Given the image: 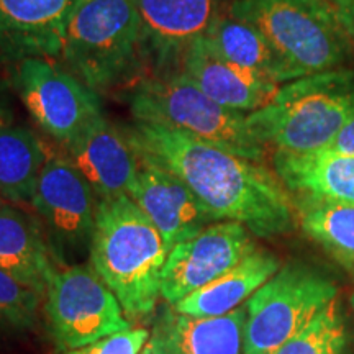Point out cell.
Returning a JSON list of instances; mask_svg holds the SVG:
<instances>
[{
    "mask_svg": "<svg viewBox=\"0 0 354 354\" xmlns=\"http://www.w3.org/2000/svg\"><path fill=\"white\" fill-rule=\"evenodd\" d=\"M344 348L346 326L335 299L276 354H344Z\"/></svg>",
    "mask_w": 354,
    "mask_h": 354,
    "instance_id": "obj_24",
    "label": "cell"
},
{
    "mask_svg": "<svg viewBox=\"0 0 354 354\" xmlns=\"http://www.w3.org/2000/svg\"><path fill=\"white\" fill-rule=\"evenodd\" d=\"M13 82L33 120L61 146L102 113L97 92L48 57L20 59Z\"/></svg>",
    "mask_w": 354,
    "mask_h": 354,
    "instance_id": "obj_10",
    "label": "cell"
},
{
    "mask_svg": "<svg viewBox=\"0 0 354 354\" xmlns=\"http://www.w3.org/2000/svg\"><path fill=\"white\" fill-rule=\"evenodd\" d=\"M48 149L26 127L0 117V198L13 205H32Z\"/></svg>",
    "mask_w": 354,
    "mask_h": 354,
    "instance_id": "obj_22",
    "label": "cell"
},
{
    "mask_svg": "<svg viewBox=\"0 0 354 354\" xmlns=\"http://www.w3.org/2000/svg\"><path fill=\"white\" fill-rule=\"evenodd\" d=\"M136 156L138 174L130 197L159 230L167 250L209 227L214 220L183 180L138 153Z\"/></svg>",
    "mask_w": 354,
    "mask_h": 354,
    "instance_id": "obj_14",
    "label": "cell"
},
{
    "mask_svg": "<svg viewBox=\"0 0 354 354\" xmlns=\"http://www.w3.org/2000/svg\"><path fill=\"white\" fill-rule=\"evenodd\" d=\"M151 331L146 328H130L94 342L86 346L56 351L55 354H140L149 342Z\"/></svg>",
    "mask_w": 354,
    "mask_h": 354,
    "instance_id": "obj_26",
    "label": "cell"
},
{
    "mask_svg": "<svg viewBox=\"0 0 354 354\" xmlns=\"http://www.w3.org/2000/svg\"><path fill=\"white\" fill-rule=\"evenodd\" d=\"M99 198L66 153L51 149L38 177L32 207L59 268L91 254Z\"/></svg>",
    "mask_w": 354,
    "mask_h": 354,
    "instance_id": "obj_8",
    "label": "cell"
},
{
    "mask_svg": "<svg viewBox=\"0 0 354 354\" xmlns=\"http://www.w3.org/2000/svg\"><path fill=\"white\" fill-rule=\"evenodd\" d=\"M250 230L236 221L209 225L167 254L161 277V299L174 305L218 279L254 251Z\"/></svg>",
    "mask_w": 354,
    "mask_h": 354,
    "instance_id": "obj_11",
    "label": "cell"
},
{
    "mask_svg": "<svg viewBox=\"0 0 354 354\" xmlns=\"http://www.w3.org/2000/svg\"><path fill=\"white\" fill-rule=\"evenodd\" d=\"M338 13V19L346 33V37L354 48V0H331Z\"/></svg>",
    "mask_w": 354,
    "mask_h": 354,
    "instance_id": "obj_28",
    "label": "cell"
},
{
    "mask_svg": "<svg viewBox=\"0 0 354 354\" xmlns=\"http://www.w3.org/2000/svg\"><path fill=\"white\" fill-rule=\"evenodd\" d=\"M276 176L290 196L307 201L354 203V156L326 153L276 151L272 156Z\"/></svg>",
    "mask_w": 354,
    "mask_h": 354,
    "instance_id": "obj_19",
    "label": "cell"
},
{
    "mask_svg": "<svg viewBox=\"0 0 354 354\" xmlns=\"http://www.w3.org/2000/svg\"><path fill=\"white\" fill-rule=\"evenodd\" d=\"M353 117L354 69L338 68L284 84L271 104L246 115V122L256 138L276 151L312 153Z\"/></svg>",
    "mask_w": 354,
    "mask_h": 354,
    "instance_id": "obj_3",
    "label": "cell"
},
{
    "mask_svg": "<svg viewBox=\"0 0 354 354\" xmlns=\"http://www.w3.org/2000/svg\"><path fill=\"white\" fill-rule=\"evenodd\" d=\"M246 304L220 317H192L169 304L159 308L148 346L153 354H243Z\"/></svg>",
    "mask_w": 354,
    "mask_h": 354,
    "instance_id": "obj_15",
    "label": "cell"
},
{
    "mask_svg": "<svg viewBox=\"0 0 354 354\" xmlns=\"http://www.w3.org/2000/svg\"><path fill=\"white\" fill-rule=\"evenodd\" d=\"M230 13L258 28L300 76L343 68L351 57L331 0H234Z\"/></svg>",
    "mask_w": 354,
    "mask_h": 354,
    "instance_id": "obj_6",
    "label": "cell"
},
{
    "mask_svg": "<svg viewBox=\"0 0 354 354\" xmlns=\"http://www.w3.org/2000/svg\"><path fill=\"white\" fill-rule=\"evenodd\" d=\"M202 39L216 56L279 86L304 77L258 28L243 20L218 15Z\"/></svg>",
    "mask_w": 354,
    "mask_h": 354,
    "instance_id": "obj_21",
    "label": "cell"
},
{
    "mask_svg": "<svg viewBox=\"0 0 354 354\" xmlns=\"http://www.w3.org/2000/svg\"><path fill=\"white\" fill-rule=\"evenodd\" d=\"M281 268L282 263L276 254L256 248L230 271L172 307L179 313L192 317L225 315L248 302Z\"/></svg>",
    "mask_w": 354,
    "mask_h": 354,
    "instance_id": "obj_20",
    "label": "cell"
},
{
    "mask_svg": "<svg viewBox=\"0 0 354 354\" xmlns=\"http://www.w3.org/2000/svg\"><path fill=\"white\" fill-rule=\"evenodd\" d=\"M351 307L354 310V292H353V295H351Z\"/></svg>",
    "mask_w": 354,
    "mask_h": 354,
    "instance_id": "obj_30",
    "label": "cell"
},
{
    "mask_svg": "<svg viewBox=\"0 0 354 354\" xmlns=\"http://www.w3.org/2000/svg\"><path fill=\"white\" fill-rule=\"evenodd\" d=\"M140 354H153V353H151V349H149V346H148V344H146V346H145V349H143V351H141Z\"/></svg>",
    "mask_w": 354,
    "mask_h": 354,
    "instance_id": "obj_29",
    "label": "cell"
},
{
    "mask_svg": "<svg viewBox=\"0 0 354 354\" xmlns=\"http://www.w3.org/2000/svg\"><path fill=\"white\" fill-rule=\"evenodd\" d=\"M43 302L56 351L86 346L131 328L120 302L91 263L57 269Z\"/></svg>",
    "mask_w": 354,
    "mask_h": 354,
    "instance_id": "obj_9",
    "label": "cell"
},
{
    "mask_svg": "<svg viewBox=\"0 0 354 354\" xmlns=\"http://www.w3.org/2000/svg\"><path fill=\"white\" fill-rule=\"evenodd\" d=\"M295 209L310 240L354 274V203L302 198L295 202Z\"/></svg>",
    "mask_w": 354,
    "mask_h": 354,
    "instance_id": "obj_23",
    "label": "cell"
},
{
    "mask_svg": "<svg viewBox=\"0 0 354 354\" xmlns=\"http://www.w3.org/2000/svg\"><path fill=\"white\" fill-rule=\"evenodd\" d=\"M149 76L180 71L187 48L218 17L220 0H133Z\"/></svg>",
    "mask_w": 354,
    "mask_h": 354,
    "instance_id": "obj_12",
    "label": "cell"
},
{
    "mask_svg": "<svg viewBox=\"0 0 354 354\" xmlns=\"http://www.w3.org/2000/svg\"><path fill=\"white\" fill-rule=\"evenodd\" d=\"M180 71L212 100L238 112H256L266 107L279 91V84L216 56L202 38L187 48Z\"/></svg>",
    "mask_w": 354,
    "mask_h": 354,
    "instance_id": "obj_17",
    "label": "cell"
},
{
    "mask_svg": "<svg viewBox=\"0 0 354 354\" xmlns=\"http://www.w3.org/2000/svg\"><path fill=\"white\" fill-rule=\"evenodd\" d=\"M136 122L187 133L238 156L261 162L266 145L256 138L246 115L216 104L183 71L141 79L128 94Z\"/></svg>",
    "mask_w": 354,
    "mask_h": 354,
    "instance_id": "obj_5",
    "label": "cell"
},
{
    "mask_svg": "<svg viewBox=\"0 0 354 354\" xmlns=\"http://www.w3.org/2000/svg\"><path fill=\"white\" fill-rule=\"evenodd\" d=\"M59 57L95 92L125 86L138 76L146 63L133 0H77Z\"/></svg>",
    "mask_w": 354,
    "mask_h": 354,
    "instance_id": "obj_4",
    "label": "cell"
},
{
    "mask_svg": "<svg viewBox=\"0 0 354 354\" xmlns=\"http://www.w3.org/2000/svg\"><path fill=\"white\" fill-rule=\"evenodd\" d=\"M167 254L159 230L130 196L99 201L88 263L128 318L154 312Z\"/></svg>",
    "mask_w": 354,
    "mask_h": 354,
    "instance_id": "obj_2",
    "label": "cell"
},
{
    "mask_svg": "<svg viewBox=\"0 0 354 354\" xmlns=\"http://www.w3.org/2000/svg\"><path fill=\"white\" fill-rule=\"evenodd\" d=\"M336 286L300 264L282 266L246 302L243 354H276L331 300Z\"/></svg>",
    "mask_w": 354,
    "mask_h": 354,
    "instance_id": "obj_7",
    "label": "cell"
},
{
    "mask_svg": "<svg viewBox=\"0 0 354 354\" xmlns=\"http://www.w3.org/2000/svg\"><path fill=\"white\" fill-rule=\"evenodd\" d=\"M323 151L346 154V156H354V117L344 123L339 128V131L331 138L326 146H323Z\"/></svg>",
    "mask_w": 354,
    "mask_h": 354,
    "instance_id": "obj_27",
    "label": "cell"
},
{
    "mask_svg": "<svg viewBox=\"0 0 354 354\" xmlns=\"http://www.w3.org/2000/svg\"><path fill=\"white\" fill-rule=\"evenodd\" d=\"M0 269L39 295L59 269L37 215L0 198Z\"/></svg>",
    "mask_w": 354,
    "mask_h": 354,
    "instance_id": "obj_18",
    "label": "cell"
},
{
    "mask_svg": "<svg viewBox=\"0 0 354 354\" xmlns=\"http://www.w3.org/2000/svg\"><path fill=\"white\" fill-rule=\"evenodd\" d=\"M43 295L0 269V333L25 335L38 325Z\"/></svg>",
    "mask_w": 354,
    "mask_h": 354,
    "instance_id": "obj_25",
    "label": "cell"
},
{
    "mask_svg": "<svg viewBox=\"0 0 354 354\" xmlns=\"http://www.w3.org/2000/svg\"><path fill=\"white\" fill-rule=\"evenodd\" d=\"M77 0H0V53L10 59L59 57Z\"/></svg>",
    "mask_w": 354,
    "mask_h": 354,
    "instance_id": "obj_16",
    "label": "cell"
},
{
    "mask_svg": "<svg viewBox=\"0 0 354 354\" xmlns=\"http://www.w3.org/2000/svg\"><path fill=\"white\" fill-rule=\"evenodd\" d=\"M122 130L140 156L183 180L214 221H236L258 238L294 230L295 202L261 162L156 123L135 120Z\"/></svg>",
    "mask_w": 354,
    "mask_h": 354,
    "instance_id": "obj_1",
    "label": "cell"
},
{
    "mask_svg": "<svg viewBox=\"0 0 354 354\" xmlns=\"http://www.w3.org/2000/svg\"><path fill=\"white\" fill-rule=\"evenodd\" d=\"M63 148L99 201L130 196L138 174V156L122 128L104 113Z\"/></svg>",
    "mask_w": 354,
    "mask_h": 354,
    "instance_id": "obj_13",
    "label": "cell"
}]
</instances>
